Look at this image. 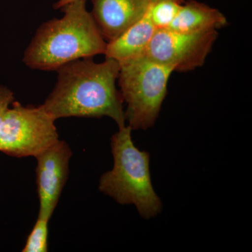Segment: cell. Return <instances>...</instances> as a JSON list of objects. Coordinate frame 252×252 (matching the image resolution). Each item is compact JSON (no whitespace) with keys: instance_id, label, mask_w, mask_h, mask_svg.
Wrapping results in <instances>:
<instances>
[{"instance_id":"obj_1","label":"cell","mask_w":252,"mask_h":252,"mask_svg":"<svg viewBox=\"0 0 252 252\" xmlns=\"http://www.w3.org/2000/svg\"><path fill=\"white\" fill-rule=\"evenodd\" d=\"M120 64L105 58L77 60L56 70L57 82L42 104L55 120L61 118H102L114 120L119 128L126 126L124 99L117 81Z\"/></svg>"},{"instance_id":"obj_2","label":"cell","mask_w":252,"mask_h":252,"mask_svg":"<svg viewBox=\"0 0 252 252\" xmlns=\"http://www.w3.org/2000/svg\"><path fill=\"white\" fill-rule=\"evenodd\" d=\"M61 10L63 17L41 25L25 50L23 61L31 69L56 71L72 61L105 53L107 42L86 1H72Z\"/></svg>"},{"instance_id":"obj_3","label":"cell","mask_w":252,"mask_h":252,"mask_svg":"<svg viewBox=\"0 0 252 252\" xmlns=\"http://www.w3.org/2000/svg\"><path fill=\"white\" fill-rule=\"evenodd\" d=\"M129 126L119 128L111 138L114 166L100 177L98 189L120 205H134L142 218L157 217L162 211L161 200L151 178L148 152L137 148Z\"/></svg>"},{"instance_id":"obj_4","label":"cell","mask_w":252,"mask_h":252,"mask_svg":"<svg viewBox=\"0 0 252 252\" xmlns=\"http://www.w3.org/2000/svg\"><path fill=\"white\" fill-rule=\"evenodd\" d=\"M173 72L172 67L144 55L121 63L118 85L127 104L126 122L132 130H146L155 124Z\"/></svg>"},{"instance_id":"obj_5","label":"cell","mask_w":252,"mask_h":252,"mask_svg":"<svg viewBox=\"0 0 252 252\" xmlns=\"http://www.w3.org/2000/svg\"><path fill=\"white\" fill-rule=\"evenodd\" d=\"M56 120L39 107L14 101L0 126V152L10 157H35L59 140Z\"/></svg>"},{"instance_id":"obj_6","label":"cell","mask_w":252,"mask_h":252,"mask_svg":"<svg viewBox=\"0 0 252 252\" xmlns=\"http://www.w3.org/2000/svg\"><path fill=\"white\" fill-rule=\"evenodd\" d=\"M218 36L217 31L181 32L158 29L144 55L172 67L175 72H190L205 64Z\"/></svg>"},{"instance_id":"obj_7","label":"cell","mask_w":252,"mask_h":252,"mask_svg":"<svg viewBox=\"0 0 252 252\" xmlns=\"http://www.w3.org/2000/svg\"><path fill=\"white\" fill-rule=\"evenodd\" d=\"M72 157V151L69 144L60 140L35 157L39 200L38 216L51 220L67 182Z\"/></svg>"},{"instance_id":"obj_8","label":"cell","mask_w":252,"mask_h":252,"mask_svg":"<svg viewBox=\"0 0 252 252\" xmlns=\"http://www.w3.org/2000/svg\"><path fill=\"white\" fill-rule=\"evenodd\" d=\"M91 11L99 32L107 43L137 23L147 13L148 0H91Z\"/></svg>"},{"instance_id":"obj_9","label":"cell","mask_w":252,"mask_h":252,"mask_svg":"<svg viewBox=\"0 0 252 252\" xmlns=\"http://www.w3.org/2000/svg\"><path fill=\"white\" fill-rule=\"evenodd\" d=\"M228 24L225 15L216 8L197 0H185L166 28L181 32H197L218 31Z\"/></svg>"},{"instance_id":"obj_10","label":"cell","mask_w":252,"mask_h":252,"mask_svg":"<svg viewBox=\"0 0 252 252\" xmlns=\"http://www.w3.org/2000/svg\"><path fill=\"white\" fill-rule=\"evenodd\" d=\"M157 28L145 14L117 39L107 43L104 56L121 63L143 56L157 32Z\"/></svg>"},{"instance_id":"obj_11","label":"cell","mask_w":252,"mask_h":252,"mask_svg":"<svg viewBox=\"0 0 252 252\" xmlns=\"http://www.w3.org/2000/svg\"><path fill=\"white\" fill-rule=\"evenodd\" d=\"M185 0H148L146 14L157 30L166 28Z\"/></svg>"},{"instance_id":"obj_12","label":"cell","mask_w":252,"mask_h":252,"mask_svg":"<svg viewBox=\"0 0 252 252\" xmlns=\"http://www.w3.org/2000/svg\"><path fill=\"white\" fill-rule=\"evenodd\" d=\"M49 220L37 217L35 224L26 240L23 252H47Z\"/></svg>"},{"instance_id":"obj_13","label":"cell","mask_w":252,"mask_h":252,"mask_svg":"<svg viewBox=\"0 0 252 252\" xmlns=\"http://www.w3.org/2000/svg\"><path fill=\"white\" fill-rule=\"evenodd\" d=\"M15 101L14 93L5 86H0V126L5 113Z\"/></svg>"},{"instance_id":"obj_14","label":"cell","mask_w":252,"mask_h":252,"mask_svg":"<svg viewBox=\"0 0 252 252\" xmlns=\"http://www.w3.org/2000/svg\"><path fill=\"white\" fill-rule=\"evenodd\" d=\"M74 1H78V0H59V1L54 4V7L56 9H61L63 6ZM84 1H87V0H84Z\"/></svg>"}]
</instances>
